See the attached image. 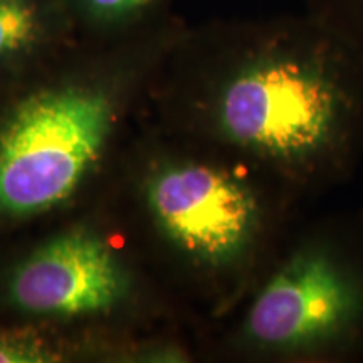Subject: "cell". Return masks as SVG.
<instances>
[{"label": "cell", "mask_w": 363, "mask_h": 363, "mask_svg": "<svg viewBox=\"0 0 363 363\" xmlns=\"http://www.w3.org/2000/svg\"><path fill=\"white\" fill-rule=\"evenodd\" d=\"M145 116L261 167L305 201L363 160V66L310 13L184 30Z\"/></svg>", "instance_id": "1"}, {"label": "cell", "mask_w": 363, "mask_h": 363, "mask_svg": "<svg viewBox=\"0 0 363 363\" xmlns=\"http://www.w3.org/2000/svg\"><path fill=\"white\" fill-rule=\"evenodd\" d=\"M98 201L201 331L251 289L306 202L246 158L145 113Z\"/></svg>", "instance_id": "2"}, {"label": "cell", "mask_w": 363, "mask_h": 363, "mask_svg": "<svg viewBox=\"0 0 363 363\" xmlns=\"http://www.w3.org/2000/svg\"><path fill=\"white\" fill-rule=\"evenodd\" d=\"M182 33L165 17L115 51L61 52L0 86V246L101 197Z\"/></svg>", "instance_id": "3"}, {"label": "cell", "mask_w": 363, "mask_h": 363, "mask_svg": "<svg viewBox=\"0 0 363 363\" xmlns=\"http://www.w3.org/2000/svg\"><path fill=\"white\" fill-rule=\"evenodd\" d=\"M0 320L88 340L104 363H167L170 328L201 331L99 201L0 246Z\"/></svg>", "instance_id": "4"}, {"label": "cell", "mask_w": 363, "mask_h": 363, "mask_svg": "<svg viewBox=\"0 0 363 363\" xmlns=\"http://www.w3.org/2000/svg\"><path fill=\"white\" fill-rule=\"evenodd\" d=\"M201 348L208 362L363 363V212L299 219Z\"/></svg>", "instance_id": "5"}, {"label": "cell", "mask_w": 363, "mask_h": 363, "mask_svg": "<svg viewBox=\"0 0 363 363\" xmlns=\"http://www.w3.org/2000/svg\"><path fill=\"white\" fill-rule=\"evenodd\" d=\"M66 26L59 0H0V86L61 54Z\"/></svg>", "instance_id": "6"}, {"label": "cell", "mask_w": 363, "mask_h": 363, "mask_svg": "<svg viewBox=\"0 0 363 363\" xmlns=\"http://www.w3.org/2000/svg\"><path fill=\"white\" fill-rule=\"evenodd\" d=\"M104 363L96 343L24 321L0 320V363Z\"/></svg>", "instance_id": "7"}, {"label": "cell", "mask_w": 363, "mask_h": 363, "mask_svg": "<svg viewBox=\"0 0 363 363\" xmlns=\"http://www.w3.org/2000/svg\"><path fill=\"white\" fill-rule=\"evenodd\" d=\"M72 11L91 26L108 27L121 38L131 35L162 19L167 0H71Z\"/></svg>", "instance_id": "8"}, {"label": "cell", "mask_w": 363, "mask_h": 363, "mask_svg": "<svg viewBox=\"0 0 363 363\" xmlns=\"http://www.w3.org/2000/svg\"><path fill=\"white\" fill-rule=\"evenodd\" d=\"M306 13L323 24L363 66V0H305Z\"/></svg>", "instance_id": "9"}]
</instances>
